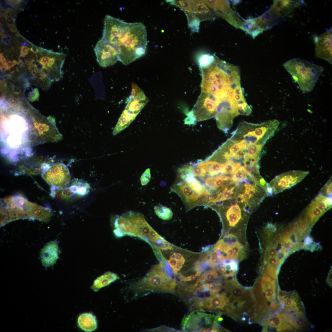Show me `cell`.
Segmentation results:
<instances>
[{
    "instance_id": "obj_1",
    "label": "cell",
    "mask_w": 332,
    "mask_h": 332,
    "mask_svg": "<svg viewBox=\"0 0 332 332\" xmlns=\"http://www.w3.org/2000/svg\"><path fill=\"white\" fill-rule=\"evenodd\" d=\"M101 39L117 49L118 60L125 65L144 55L148 45L146 28L143 23L127 22L109 15L105 17Z\"/></svg>"
},
{
    "instance_id": "obj_2",
    "label": "cell",
    "mask_w": 332,
    "mask_h": 332,
    "mask_svg": "<svg viewBox=\"0 0 332 332\" xmlns=\"http://www.w3.org/2000/svg\"><path fill=\"white\" fill-rule=\"evenodd\" d=\"M283 65L303 93H310L313 90L324 70L322 66L299 58L290 59Z\"/></svg>"
},
{
    "instance_id": "obj_3",
    "label": "cell",
    "mask_w": 332,
    "mask_h": 332,
    "mask_svg": "<svg viewBox=\"0 0 332 332\" xmlns=\"http://www.w3.org/2000/svg\"><path fill=\"white\" fill-rule=\"evenodd\" d=\"M176 286L175 278L168 276L159 263L154 265L144 277L132 284L131 288L137 294L146 292L172 293Z\"/></svg>"
},
{
    "instance_id": "obj_4",
    "label": "cell",
    "mask_w": 332,
    "mask_h": 332,
    "mask_svg": "<svg viewBox=\"0 0 332 332\" xmlns=\"http://www.w3.org/2000/svg\"><path fill=\"white\" fill-rule=\"evenodd\" d=\"M148 99L136 84L133 83L130 95L125 108L121 115L113 133L114 136L127 127L147 103Z\"/></svg>"
},
{
    "instance_id": "obj_5",
    "label": "cell",
    "mask_w": 332,
    "mask_h": 332,
    "mask_svg": "<svg viewBox=\"0 0 332 332\" xmlns=\"http://www.w3.org/2000/svg\"><path fill=\"white\" fill-rule=\"evenodd\" d=\"M291 13L288 5L283 0H275L270 8L261 16L251 19L256 31L262 33L277 23L282 18Z\"/></svg>"
},
{
    "instance_id": "obj_6",
    "label": "cell",
    "mask_w": 332,
    "mask_h": 332,
    "mask_svg": "<svg viewBox=\"0 0 332 332\" xmlns=\"http://www.w3.org/2000/svg\"><path fill=\"white\" fill-rule=\"evenodd\" d=\"M309 173L307 171L293 170L278 175L268 184L267 195L275 194L292 187L300 182Z\"/></svg>"
},
{
    "instance_id": "obj_7",
    "label": "cell",
    "mask_w": 332,
    "mask_h": 332,
    "mask_svg": "<svg viewBox=\"0 0 332 332\" xmlns=\"http://www.w3.org/2000/svg\"><path fill=\"white\" fill-rule=\"evenodd\" d=\"M45 182L51 187L58 190L65 188L69 184L71 176L69 170L64 164L54 163L42 174Z\"/></svg>"
},
{
    "instance_id": "obj_8",
    "label": "cell",
    "mask_w": 332,
    "mask_h": 332,
    "mask_svg": "<svg viewBox=\"0 0 332 332\" xmlns=\"http://www.w3.org/2000/svg\"><path fill=\"white\" fill-rule=\"evenodd\" d=\"M217 104L209 94L202 92L192 110L188 116L195 123L215 117Z\"/></svg>"
},
{
    "instance_id": "obj_9",
    "label": "cell",
    "mask_w": 332,
    "mask_h": 332,
    "mask_svg": "<svg viewBox=\"0 0 332 332\" xmlns=\"http://www.w3.org/2000/svg\"><path fill=\"white\" fill-rule=\"evenodd\" d=\"M215 316L201 311L192 312L184 316L182 320L181 327L186 331H200L213 323Z\"/></svg>"
},
{
    "instance_id": "obj_10",
    "label": "cell",
    "mask_w": 332,
    "mask_h": 332,
    "mask_svg": "<svg viewBox=\"0 0 332 332\" xmlns=\"http://www.w3.org/2000/svg\"><path fill=\"white\" fill-rule=\"evenodd\" d=\"M206 5L212 9L217 16L225 19L235 27L241 29L244 22L237 15L226 0H202Z\"/></svg>"
},
{
    "instance_id": "obj_11",
    "label": "cell",
    "mask_w": 332,
    "mask_h": 332,
    "mask_svg": "<svg viewBox=\"0 0 332 332\" xmlns=\"http://www.w3.org/2000/svg\"><path fill=\"white\" fill-rule=\"evenodd\" d=\"M94 50L97 61L103 67L113 65L118 60L117 49L112 45L101 39L97 42Z\"/></svg>"
},
{
    "instance_id": "obj_12",
    "label": "cell",
    "mask_w": 332,
    "mask_h": 332,
    "mask_svg": "<svg viewBox=\"0 0 332 332\" xmlns=\"http://www.w3.org/2000/svg\"><path fill=\"white\" fill-rule=\"evenodd\" d=\"M315 44V55L317 57L332 63V29L314 38Z\"/></svg>"
},
{
    "instance_id": "obj_13",
    "label": "cell",
    "mask_w": 332,
    "mask_h": 332,
    "mask_svg": "<svg viewBox=\"0 0 332 332\" xmlns=\"http://www.w3.org/2000/svg\"><path fill=\"white\" fill-rule=\"evenodd\" d=\"M277 295L279 302L282 305V308L286 312L303 311V305L296 291L286 292L278 289Z\"/></svg>"
},
{
    "instance_id": "obj_14",
    "label": "cell",
    "mask_w": 332,
    "mask_h": 332,
    "mask_svg": "<svg viewBox=\"0 0 332 332\" xmlns=\"http://www.w3.org/2000/svg\"><path fill=\"white\" fill-rule=\"evenodd\" d=\"M263 331L272 330L277 332L295 331L289 323L278 312L265 318L262 322Z\"/></svg>"
},
{
    "instance_id": "obj_15",
    "label": "cell",
    "mask_w": 332,
    "mask_h": 332,
    "mask_svg": "<svg viewBox=\"0 0 332 332\" xmlns=\"http://www.w3.org/2000/svg\"><path fill=\"white\" fill-rule=\"evenodd\" d=\"M125 215L135 227L137 237L150 244L148 239L150 232L153 228L147 222L143 215L134 212L126 214Z\"/></svg>"
},
{
    "instance_id": "obj_16",
    "label": "cell",
    "mask_w": 332,
    "mask_h": 332,
    "mask_svg": "<svg viewBox=\"0 0 332 332\" xmlns=\"http://www.w3.org/2000/svg\"><path fill=\"white\" fill-rule=\"evenodd\" d=\"M278 313L295 331L304 330L309 327V323L303 311L292 312H280Z\"/></svg>"
},
{
    "instance_id": "obj_17",
    "label": "cell",
    "mask_w": 332,
    "mask_h": 332,
    "mask_svg": "<svg viewBox=\"0 0 332 332\" xmlns=\"http://www.w3.org/2000/svg\"><path fill=\"white\" fill-rule=\"evenodd\" d=\"M59 249L57 242L48 243L41 250L40 257L43 266L47 267L54 265L58 258Z\"/></svg>"
},
{
    "instance_id": "obj_18",
    "label": "cell",
    "mask_w": 332,
    "mask_h": 332,
    "mask_svg": "<svg viewBox=\"0 0 332 332\" xmlns=\"http://www.w3.org/2000/svg\"><path fill=\"white\" fill-rule=\"evenodd\" d=\"M173 189L189 205H193L197 204L200 200L204 197L196 193L181 181L175 184L173 187Z\"/></svg>"
},
{
    "instance_id": "obj_19",
    "label": "cell",
    "mask_w": 332,
    "mask_h": 332,
    "mask_svg": "<svg viewBox=\"0 0 332 332\" xmlns=\"http://www.w3.org/2000/svg\"><path fill=\"white\" fill-rule=\"evenodd\" d=\"M193 14L200 21L211 19L212 12L202 0H192Z\"/></svg>"
},
{
    "instance_id": "obj_20",
    "label": "cell",
    "mask_w": 332,
    "mask_h": 332,
    "mask_svg": "<svg viewBox=\"0 0 332 332\" xmlns=\"http://www.w3.org/2000/svg\"><path fill=\"white\" fill-rule=\"evenodd\" d=\"M240 203L237 200L234 204H231L228 207L226 213V217L230 226H236L242 220V209L238 203Z\"/></svg>"
},
{
    "instance_id": "obj_21",
    "label": "cell",
    "mask_w": 332,
    "mask_h": 332,
    "mask_svg": "<svg viewBox=\"0 0 332 332\" xmlns=\"http://www.w3.org/2000/svg\"><path fill=\"white\" fill-rule=\"evenodd\" d=\"M77 322L79 327L85 331H92L97 328L96 317L90 313L81 314L78 318Z\"/></svg>"
},
{
    "instance_id": "obj_22",
    "label": "cell",
    "mask_w": 332,
    "mask_h": 332,
    "mask_svg": "<svg viewBox=\"0 0 332 332\" xmlns=\"http://www.w3.org/2000/svg\"><path fill=\"white\" fill-rule=\"evenodd\" d=\"M208 299L209 310H223L226 308L229 302L226 292L209 297Z\"/></svg>"
},
{
    "instance_id": "obj_23",
    "label": "cell",
    "mask_w": 332,
    "mask_h": 332,
    "mask_svg": "<svg viewBox=\"0 0 332 332\" xmlns=\"http://www.w3.org/2000/svg\"><path fill=\"white\" fill-rule=\"evenodd\" d=\"M119 278V277L115 273L109 271L106 272L95 280L91 288L94 291H96L101 288L108 285Z\"/></svg>"
},
{
    "instance_id": "obj_24",
    "label": "cell",
    "mask_w": 332,
    "mask_h": 332,
    "mask_svg": "<svg viewBox=\"0 0 332 332\" xmlns=\"http://www.w3.org/2000/svg\"><path fill=\"white\" fill-rule=\"evenodd\" d=\"M167 1L172 5L179 7L183 10L185 13L188 19L193 16L192 0H168Z\"/></svg>"
},
{
    "instance_id": "obj_25",
    "label": "cell",
    "mask_w": 332,
    "mask_h": 332,
    "mask_svg": "<svg viewBox=\"0 0 332 332\" xmlns=\"http://www.w3.org/2000/svg\"><path fill=\"white\" fill-rule=\"evenodd\" d=\"M156 214L160 219L165 221L171 219L173 213L169 208L163 205H159L154 207Z\"/></svg>"
},
{
    "instance_id": "obj_26",
    "label": "cell",
    "mask_w": 332,
    "mask_h": 332,
    "mask_svg": "<svg viewBox=\"0 0 332 332\" xmlns=\"http://www.w3.org/2000/svg\"><path fill=\"white\" fill-rule=\"evenodd\" d=\"M71 186L72 191L74 193L83 195L87 193L89 191V185L80 180H75V182Z\"/></svg>"
},
{
    "instance_id": "obj_27",
    "label": "cell",
    "mask_w": 332,
    "mask_h": 332,
    "mask_svg": "<svg viewBox=\"0 0 332 332\" xmlns=\"http://www.w3.org/2000/svg\"><path fill=\"white\" fill-rule=\"evenodd\" d=\"M218 274L216 270H211L205 272L200 276H199L197 280L200 283L205 281H211L217 279Z\"/></svg>"
},
{
    "instance_id": "obj_28",
    "label": "cell",
    "mask_w": 332,
    "mask_h": 332,
    "mask_svg": "<svg viewBox=\"0 0 332 332\" xmlns=\"http://www.w3.org/2000/svg\"><path fill=\"white\" fill-rule=\"evenodd\" d=\"M215 57L209 54H206L202 55L199 60V65L200 67L207 66L214 61Z\"/></svg>"
},
{
    "instance_id": "obj_29",
    "label": "cell",
    "mask_w": 332,
    "mask_h": 332,
    "mask_svg": "<svg viewBox=\"0 0 332 332\" xmlns=\"http://www.w3.org/2000/svg\"><path fill=\"white\" fill-rule=\"evenodd\" d=\"M193 175L195 176L203 178L206 175L205 170L202 167L197 165L193 164Z\"/></svg>"
},
{
    "instance_id": "obj_30",
    "label": "cell",
    "mask_w": 332,
    "mask_h": 332,
    "mask_svg": "<svg viewBox=\"0 0 332 332\" xmlns=\"http://www.w3.org/2000/svg\"><path fill=\"white\" fill-rule=\"evenodd\" d=\"M150 171V168L147 169L141 176L140 179L142 185H146L150 182L151 177Z\"/></svg>"
},
{
    "instance_id": "obj_31",
    "label": "cell",
    "mask_w": 332,
    "mask_h": 332,
    "mask_svg": "<svg viewBox=\"0 0 332 332\" xmlns=\"http://www.w3.org/2000/svg\"><path fill=\"white\" fill-rule=\"evenodd\" d=\"M320 193L324 196H331L332 193V179L330 178L321 189Z\"/></svg>"
},
{
    "instance_id": "obj_32",
    "label": "cell",
    "mask_w": 332,
    "mask_h": 332,
    "mask_svg": "<svg viewBox=\"0 0 332 332\" xmlns=\"http://www.w3.org/2000/svg\"><path fill=\"white\" fill-rule=\"evenodd\" d=\"M204 284L209 290L217 294H219L222 287V285L220 284L214 282L207 283Z\"/></svg>"
},
{
    "instance_id": "obj_33",
    "label": "cell",
    "mask_w": 332,
    "mask_h": 332,
    "mask_svg": "<svg viewBox=\"0 0 332 332\" xmlns=\"http://www.w3.org/2000/svg\"><path fill=\"white\" fill-rule=\"evenodd\" d=\"M210 256L208 262L209 263V265L212 267H214L217 264L222 262L219 255H218Z\"/></svg>"
},
{
    "instance_id": "obj_34",
    "label": "cell",
    "mask_w": 332,
    "mask_h": 332,
    "mask_svg": "<svg viewBox=\"0 0 332 332\" xmlns=\"http://www.w3.org/2000/svg\"><path fill=\"white\" fill-rule=\"evenodd\" d=\"M286 251L285 250L281 249V251L277 254L276 257L278 260V265L279 267L285 257L287 255Z\"/></svg>"
},
{
    "instance_id": "obj_35",
    "label": "cell",
    "mask_w": 332,
    "mask_h": 332,
    "mask_svg": "<svg viewBox=\"0 0 332 332\" xmlns=\"http://www.w3.org/2000/svg\"><path fill=\"white\" fill-rule=\"evenodd\" d=\"M198 277L196 274L191 275L187 277H186L180 274L179 278L181 281L186 282L196 280Z\"/></svg>"
},
{
    "instance_id": "obj_36",
    "label": "cell",
    "mask_w": 332,
    "mask_h": 332,
    "mask_svg": "<svg viewBox=\"0 0 332 332\" xmlns=\"http://www.w3.org/2000/svg\"><path fill=\"white\" fill-rule=\"evenodd\" d=\"M6 19L7 23L9 26H15V20L13 17L11 16H6Z\"/></svg>"
},
{
    "instance_id": "obj_37",
    "label": "cell",
    "mask_w": 332,
    "mask_h": 332,
    "mask_svg": "<svg viewBox=\"0 0 332 332\" xmlns=\"http://www.w3.org/2000/svg\"><path fill=\"white\" fill-rule=\"evenodd\" d=\"M29 49L26 46H22L21 47V55L25 57L29 52Z\"/></svg>"
},
{
    "instance_id": "obj_38",
    "label": "cell",
    "mask_w": 332,
    "mask_h": 332,
    "mask_svg": "<svg viewBox=\"0 0 332 332\" xmlns=\"http://www.w3.org/2000/svg\"><path fill=\"white\" fill-rule=\"evenodd\" d=\"M183 258L184 257L180 253H174L170 256V258H175L177 260L181 259Z\"/></svg>"
},
{
    "instance_id": "obj_39",
    "label": "cell",
    "mask_w": 332,
    "mask_h": 332,
    "mask_svg": "<svg viewBox=\"0 0 332 332\" xmlns=\"http://www.w3.org/2000/svg\"><path fill=\"white\" fill-rule=\"evenodd\" d=\"M327 282L329 286L332 287V272L330 271L328 274V276L327 279Z\"/></svg>"
},
{
    "instance_id": "obj_40",
    "label": "cell",
    "mask_w": 332,
    "mask_h": 332,
    "mask_svg": "<svg viewBox=\"0 0 332 332\" xmlns=\"http://www.w3.org/2000/svg\"><path fill=\"white\" fill-rule=\"evenodd\" d=\"M29 49L33 52L35 53L39 52V49L38 48L34 45L31 48H29Z\"/></svg>"
},
{
    "instance_id": "obj_41",
    "label": "cell",
    "mask_w": 332,
    "mask_h": 332,
    "mask_svg": "<svg viewBox=\"0 0 332 332\" xmlns=\"http://www.w3.org/2000/svg\"><path fill=\"white\" fill-rule=\"evenodd\" d=\"M311 242L312 239H311V238L309 237L307 238L305 240V245L306 244H309L311 243Z\"/></svg>"
},
{
    "instance_id": "obj_42",
    "label": "cell",
    "mask_w": 332,
    "mask_h": 332,
    "mask_svg": "<svg viewBox=\"0 0 332 332\" xmlns=\"http://www.w3.org/2000/svg\"><path fill=\"white\" fill-rule=\"evenodd\" d=\"M10 29L12 31L16 32L17 30L15 26H9Z\"/></svg>"
}]
</instances>
